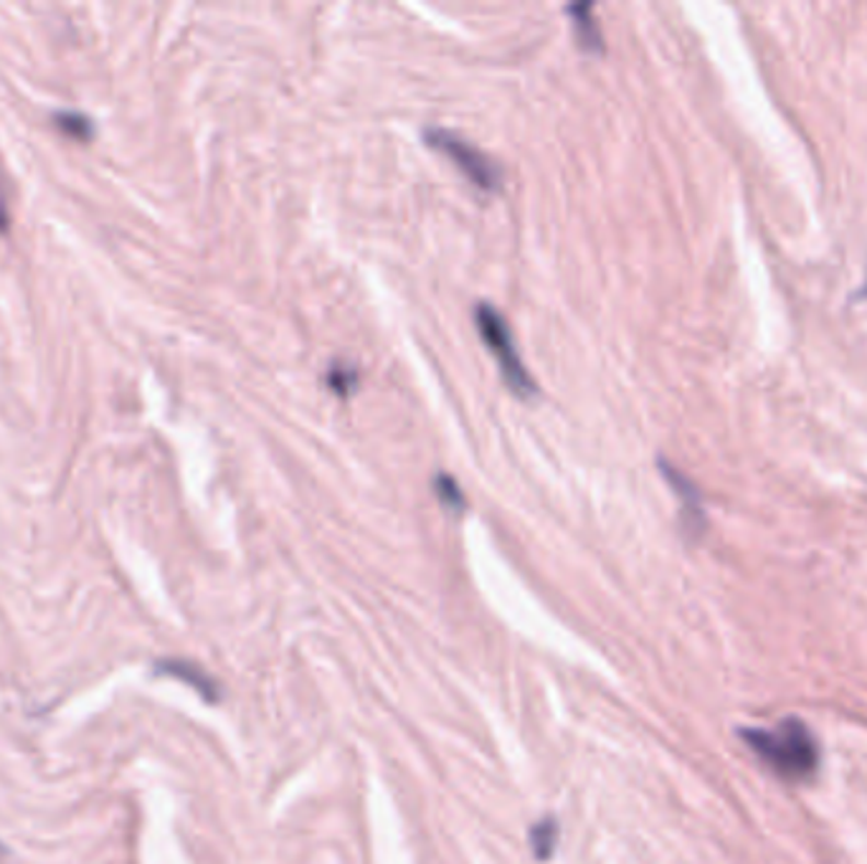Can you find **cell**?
<instances>
[{"instance_id":"6da1fadb","label":"cell","mask_w":867,"mask_h":864,"mask_svg":"<svg viewBox=\"0 0 867 864\" xmlns=\"http://www.w3.org/2000/svg\"><path fill=\"white\" fill-rule=\"evenodd\" d=\"M743 738L753 753L782 779L807 781L814 776L819 748L812 733L797 717L784 721L776 730H743Z\"/></svg>"},{"instance_id":"7a4b0ae2","label":"cell","mask_w":867,"mask_h":864,"mask_svg":"<svg viewBox=\"0 0 867 864\" xmlns=\"http://www.w3.org/2000/svg\"><path fill=\"white\" fill-rule=\"evenodd\" d=\"M475 320H477V330H479L482 341H485L489 353H493L497 358L500 373L505 381H508L512 393H518L520 399H530V395L535 393V381H533V376H530L525 370L523 360H520L508 322H505L502 314L487 302H479L475 307Z\"/></svg>"},{"instance_id":"3957f363","label":"cell","mask_w":867,"mask_h":864,"mask_svg":"<svg viewBox=\"0 0 867 864\" xmlns=\"http://www.w3.org/2000/svg\"><path fill=\"white\" fill-rule=\"evenodd\" d=\"M427 142L439 152H444L447 158H452L456 168L470 177L472 183L482 191H495L500 185V171L489 160L485 152H479L475 145L462 140L460 135L449 130H427Z\"/></svg>"},{"instance_id":"277c9868","label":"cell","mask_w":867,"mask_h":864,"mask_svg":"<svg viewBox=\"0 0 867 864\" xmlns=\"http://www.w3.org/2000/svg\"><path fill=\"white\" fill-rule=\"evenodd\" d=\"M591 11H593L591 3H581V5L568 8V13L574 15L578 44H581L583 48H589V51H597V48H601V34H599L597 21L591 19Z\"/></svg>"},{"instance_id":"5b68a950","label":"cell","mask_w":867,"mask_h":864,"mask_svg":"<svg viewBox=\"0 0 867 864\" xmlns=\"http://www.w3.org/2000/svg\"><path fill=\"white\" fill-rule=\"evenodd\" d=\"M158 669H160V672H167V675H173V677H181L183 682L193 684V688H196L200 694H204V698L216 700L213 682L208 680V677H206L204 672H200L198 667L186 665V661H165V665H160Z\"/></svg>"},{"instance_id":"8992f818","label":"cell","mask_w":867,"mask_h":864,"mask_svg":"<svg viewBox=\"0 0 867 864\" xmlns=\"http://www.w3.org/2000/svg\"><path fill=\"white\" fill-rule=\"evenodd\" d=\"M556 839H558V823L553 819H543L541 823H535L533 831H530V842H533V854L537 860H548L553 850H556Z\"/></svg>"},{"instance_id":"52a82bcc","label":"cell","mask_w":867,"mask_h":864,"mask_svg":"<svg viewBox=\"0 0 867 864\" xmlns=\"http://www.w3.org/2000/svg\"><path fill=\"white\" fill-rule=\"evenodd\" d=\"M437 495L441 497V503H444L447 507H456V510H462L464 507V499H462V492H460V487H456V482L452 480V476H447V474H439L437 476Z\"/></svg>"}]
</instances>
